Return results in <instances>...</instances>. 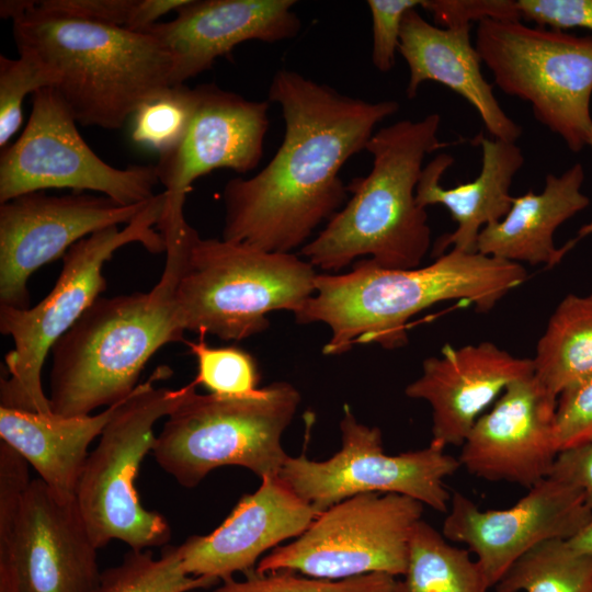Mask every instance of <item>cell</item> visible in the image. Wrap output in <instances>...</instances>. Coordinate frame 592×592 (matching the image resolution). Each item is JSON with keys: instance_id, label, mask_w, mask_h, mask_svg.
<instances>
[{"instance_id": "f546056e", "label": "cell", "mask_w": 592, "mask_h": 592, "mask_svg": "<svg viewBox=\"0 0 592 592\" xmlns=\"http://www.w3.org/2000/svg\"><path fill=\"white\" fill-rule=\"evenodd\" d=\"M197 99V87L185 84L171 86L148 99L133 115V140L159 155L173 149L190 126Z\"/></svg>"}, {"instance_id": "30bf717a", "label": "cell", "mask_w": 592, "mask_h": 592, "mask_svg": "<svg viewBox=\"0 0 592 592\" xmlns=\"http://www.w3.org/2000/svg\"><path fill=\"white\" fill-rule=\"evenodd\" d=\"M475 47L494 84L531 104L535 118L573 151L592 138V35L483 20Z\"/></svg>"}, {"instance_id": "d6986e66", "label": "cell", "mask_w": 592, "mask_h": 592, "mask_svg": "<svg viewBox=\"0 0 592 592\" xmlns=\"http://www.w3.org/2000/svg\"><path fill=\"white\" fill-rule=\"evenodd\" d=\"M294 0H189L169 22L144 33L172 57V86L212 68L247 41L276 43L295 37L301 26Z\"/></svg>"}, {"instance_id": "2e32d148", "label": "cell", "mask_w": 592, "mask_h": 592, "mask_svg": "<svg viewBox=\"0 0 592 592\" xmlns=\"http://www.w3.org/2000/svg\"><path fill=\"white\" fill-rule=\"evenodd\" d=\"M198 99L181 141L155 166L164 186V209L183 210L192 184L217 169L254 170L263 156L270 101L248 100L216 84L197 87Z\"/></svg>"}, {"instance_id": "d6a6232c", "label": "cell", "mask_w": 592, "mask_h": 592, "mask_svg": "<svg viewBox=\"0 0 592 592\" xmlns=\"http://www.w3.org/2000/svg\"><path fill=\"white\" fill-rule=\"evenodd\" d=\"M0 56V147L5 148L22 123L26 94L53 87L50 75L33 58Z\"/></svg>"}, {"instance_id": "6da1fadb", "label": "cell", "mask_w": 592, "mask_h": 592, "mask_svg": "<svg viewBox=\"0 0 592 592\" xmlns=\"http://www.w3.org/2000/svg\"><path fill=\"white\" fill-rule=\"evenodd\" d=\"M267 100L281 107L283 140L257 174L226 183L221 239L293 253L342 208V167L399 104L350 96L288 69L275 72Z\"/></svg>"}, {"instance_id": "b9f144b4", "label": "cell", "mask_w": 592, "mask_h": 592, "mask_svg": "<svg viewBox=\"0 0 592 592\" xmlns=\"http://www.w3.org/2000/svg\"><path fill=\"white\" fill-rule=\"evenodd\" d=\"M32 2L30 0H2L0 2V15L4 19L15 20L27 12Z\"/></svg>"}, {"instance_id": "d590c367", "label": "cell", "mask_w": 592, "mask_h": 592, "mask_svg": "<svg viewBox=\"0 0 592 592\" xmlns=\"http://www.w3.org/2000/svg\"><path fill=\"white\" fill-rule=\"evenodd\" d=\"M420 7L444 27L483 20H522L516 0H422Z\"/></svg>"}, {"instance_id": "8992f818", "label": "cell", "mask_w": 592, "mask_h": 592, "mask_svg": "<svg viewBox=\"0 0 592 592\" xmlns=\"http://www.w3.org/2000/svg\"><path fill=\"white\" fill-rule=\"evenodd\" d=\"M317 274L295 253L198 236L177 285L175 317L184 332L244 340L269 328L270 312L297 311L314 294Z\"/></svg>"}, {"instance_id": "603a6c76", "label": "cell", "mask_w": 592, "mask_h": 592, "mask_svg": "<svg viewBox=\"0 0 592 592\" xmlns=\"http://www.w3.org/2000/svg\"><path fill=\"white\" fill-rule=\"evenodd\" d=\"M481 148V169L476 179L454 187H443L441 179L454 163L448 153H440L422 170L415 200L419 206L442 205L457 224L455 230L436 240L433 257L449 247L464 252H477L480 231L500 221L511 208L510 187L514 175L524 164V156L516 143L478 136Z\"/></svg>"}, {"instance_id": "d4e9b609", "label": "cell", "mask_w": 592, "mask_h": 592, "mask_svg": "<svg viewBox=\"0 0 592 592\" xmlns=\"http://www.w3.org/2000/svg\"><path fill=\"white\" fill-rule=\"evenodd\" d=\"M119 403L96 414L69 418L0 406L1 442L19 453L57 497L73 501L88 448Z\"/></svg>"}, {"instance_id": "ab89813d", "label": "cell", "mask_w": 592, "mask_h": 592, "mask_svg": "<svg viewBox=\"0 0 592 592\" xmlns=\"http://www.w3.org/2000/svg\"><path fill=\"white\" fill-rule=\"evenodd\" d=\"M189 0H136L132 18L125 29L144 33L157 20L172 10H178Z\"/></svg>"}, {"instance_id": "52a82bcc", "label": "cell", "mask_w": 592, "mask_h": 592, "mask_svg": "<svg viewBox=\"0 0 592 592\" xmlns=\"http://www.w3.org/2000/svg\"><path fill=\"white\" fill-rule=\"evenodd\" d=\"M167 417L151 453L158 466L185 487H196L212 470L240 466L260 478L278 476L288 455L282 435L300 395L276 382L252 396L197 394L196 383Z\"/></svg>"}, {"instance_id": "4dcf8cb0", "label": "cell", "mask_w": 592, "mask_h": 592, "mask_svg": "<svg viewBox=\"0 0 592 592\" xmlns=\"http://www.w3.org/2000/svg\"><path fill=\"white\" fill-rule=\"evenodd\" d=\"M196 358L197 373L193 379L210 394L227 397L252 396L259 391L260 373L254 357L237 346H210L205 335L186 342Z\"/></svg>"}, {"instance_id": "4316f807", "label": "cell", "mask_w": 592, "mask_h": 592, "mask_svg": "<svg viewBox=\"0 0 592 592\" xmlns=\"http://www.w3.org/2000/svg\"><path fill=\"white\" fill-rule=\"evenodd\" d=\"M490 589L469 550L455 547L429 523L413 527L408 565L392 592H487Z\"/></svg>"}, {"instance_id": "8fae6325", "label": "cell", "mask_w": 592, "mask_h": 592, "mask_svg": "<svg viewBox=\"0 0 592 592\" xmlns=\"http://www.w3.org/2000/svg\"><path fill=\"white\" fill-rule=\"evenodd\" d=\"M423 504L397 493H361L321 512L294 542L261 558L258 573L291 570L321 580L403 576Z\"/></svg>"}, {"instance_id": "ee69618b", "label": "cell", "mask_w": 592, "mask_h": 592, "mask_svg": "<svg viewBox=\"0 0 592 592\" xmlns=\"http://www.w3.org/2000/svg\"><path fill=\"white\" fill-rule=\"evenodd\" d=\"M590 592H592V587H591V589H590Z\"/></svg>"}, {"instance_id": "44dd1931", "label": "cell", "mask_w": 592, "mask_h": 592, "mask_svg": "<svg viewBox=\"0 0 592 592\" xmlns=\"http://www.w3.org/2000/svg\"><path fill=\"white\" fill-rule=\"evenodd\" d=\"M261 480L258 490L243 496L217 528L179 546L185 573L218 581L247 573L262 554L300 536L319 515L278 476Z\"/></svg>"}, {"instance_id": "60d3db41", "label": "cell", "mask_w": 592, "mask_h": 592, "mask_svg": "<svg viewBox=\"0 0 592 592\" xmlns=\"http://www.w3.org/2000/svg\"><path fill=\"white\" fill-rule=\"evenodd\" d=\"M566 542L574 553L592 556V516L573 537Z\"/></svg>"}, {"instance_id": "3957f363", "label": "cell", "mask_w": 592, "mask_h": 592, "mask_svg": "<svg viewBox=\"0 0 592 592\" xmlns=\"http://www.w3.org/2000/svg\"><path fill=\"white\" fill-rule=\"evenodd\" d=\"M196 237L192 228L164 234L166 264L152 289L99 297L55 343L48 397L54 414L82 417L124 401L150 357L183 340L174 294Z\"/></svg>"}, {"instance_id": "7402d4cb", "label": "cell", "mask_w": 592, "mask_h": 592, "mask_svg": "<svg viewBox=\"0 0 592 592\" xmlns=\"http://www.w3.org/2000/svg\"><path fill=\"white\" fill-rule=\"evenodd\" d=\"M470 27H439L428 22L417 9L406 13L398 49L409 69L406 94L413 99L425 81L441 83L478 112L493 138L516 143L522 126L505 114L492 84L485 79L482 61L470 39Z\"/></svg>"}, {"instance_id": "484cf974", "label": "cell", "mask_w": 592, "mask_h": 592, "mask_svg": "<svg viewBox=\"0 0 592 592\" xmlns=\"http://www.w3.org/2000/svg\"><path fill=\"white\" fill-rule=\"evenodd\" d=\"M532 362L533 376L556 401L565 388L592 374V294H569L558 304Z\"/></svg>"}, {"instance_id": "9c48e42d", "label": "cell", "mask_w": 592, "mask_h": 592, "mask_svg": "<svg viewBox=\"0 0 592 592\" xmlns=\"http://www.w3.org/2000/svg\"><path fill=\"white\" fill-rule=\"evenodd\" d=\"M171 375L158 367L122 401L89 453L76 493V503L98 548L121 540L134 550L166 546L171 537L167 520L143 506L136 478L151 452L155 424L182 401L190 383L178 389L156 387Z\"/></svg>"}, {"instance_id": "277c9868", "label": "cell", "mask_w": 592, "mask_h": 592, "mask_svg": "<svg viewBox=\"0 0 592 592\" xmlns=\"http://www.w3.org/2000/svg\"><path fill=\"white\" fill-rule=\"evenodd\" d=\"M440 125V114L432 113L374 133L365 149L371 171L352 179L351 198L300 255L323 271L342 270L364 255L385 269L419 267L431 246V228L415 190L425 157L448 145L439 139Z\"/></svg>"}, {"instance_id": "ffe728a7", "label": "cell", "mask_w": 592, "mask_h": 592, "mask_svg": "<svg viewBox=\"0 0 592 592\" xmlns=\"http://www.w3.org/2000/svg\"><path fill=\"white\" fill-rule=\"evenodd\" d=\"M533 374L532 358L519 357L483 341L454 348L422 363V374L405 390L432 409V440L441 447L462 446L476 421L514 380Z\"/></svg>"}, {"instance_id": "1f68e13d", "label": "cell", "mask_w": 592, "mask_h": 592, "mask_svg": "<svg viewBox=\"0 0 592 592\" xmlns=\"http://www.w3.org/2000/svg\"><path fill=\"white\" fill-rule=\"evenodd\" d=\"M221 581L210 592H392L396 579L386 573H371L345 580L315 579L291 570L258 573ZM196 592V591H194Z\"/></svg>"}, {"instance_id": "83f0119b", "label": "cell", "mask_w": 592, "mask_h": 592, "mask_svg": "<svg viewBox=\"0 0 592 592\" xmlns=\"http://www.w3.org/2000/svg\"><path fill=\"white\" fill-rule=\"evenodd\" d=\"M592 556L566 540L545 542L522 556L494 585L497 592H590Z\"/></svg>"}, {"instance_id": "9a60e30c", "label": "cell", "mask_w": 592, "mask_h": 592, "mask_svg": "<svg viewBox=\"0 0 592 592\" xmlns=\"http://www.w3.org/2000/svg\"><path fill=\"white\" fill-rule=\"evenodd\" d=\"M449 505L442 534L467 545L490 588L534 547L570 539L592 516L577 488L549 476L508 509L480 510L458 491Z\"/></svg>"}, {"instance_id": "ba28073f", "label": "cell", "mask_w": 592, "mask_h": 592, "mask_svg": "<svg viewBox=\"0 0 592 592\" xmlns=\"http://www.w3.org/2000/svg\"><path fill=\"white\" fill-rule=\"evenodd\" d=\"M164 200V192L156 194L123 229L110 227L76 242L62 258L55 286L34 307L0 305V331L13 340L4 358L10 376L1 378L0 385L2 407L54 414L42 385L48 352L105 291L102 269L116 250L137 242L151 253L166 251L161 234L152 228Z\"/></svg>"}, {"instance_id": "7bdbcfd3", "label": "cell", "mask_w": 592, "mask_h": 592, "mask_svg": "<svg viewBox=\"0 0 592 592\" xmlns=\"http://www.w3.org/2000/svg\"><path fill=\"white\" fill-rule=\"evenodd\" d=\"M589 146L592 148V138L590 140V144ZM592 235V221L585 224L584 226H582L579 231H578V235H577V238L571 240L573 242V244H576L579 240H581L582 238H585L588 236Z\"/></svg>"}, {"instance_id": "74e56055", "label": "cell", "mask_w": 592, "mask_h": 592, "mask_svg": "<svg viewBox=\"0 0 592 592\" xmlns=\"http://www.w3.org/2000/svg\"><path fill=\"white\" fill-rule=\"evenodd\" d=\"M521 19L561 31H592V0H516Z\"/></svg>"}, {"instance_id": "e0dca14e", "label": "cell", "mask_w": 592, "mask_h": 592, "mask_svg": "<svg viewBox=\"0 0 592 592\" xmlns=\"http://www.w3.org/2000/svg\"><path fill=\"white\" fill-rule=\"evenodd\" d=\"M551 399L532 375L511 383L474 424L460 466L489 481L531 488L550 474L558 452Z\"/></svg>"}, {"instance_id": "7a4b0ae2", "label": "cell", "mask_w": 592, "mask_h": 592, "mask_svg": "<svg viewBox=\"0 0 592 592\" xmlns=\"http://www.w3.org/2000/svg\"><path fill=\"white\" fill-rule=\"evenodd\" d=\"M527 277L522 264L479 252L452 249L423 267L385 269L371 259L343 274H317L314 294L294 312L299 323L322 322L331 330L325 355L354 344L395 350L408 342V321L447 300L490 311Z\"/></svg>"}, {"instance_id": "ac0fdd59", "label": "cell", "mask_w": 592, "mask_h": 592, "mask_svg": "<svg viewBox=\"0 0 592 592\" xmlns=\"http://www.w3.org/2000/svg\"><path fill=\"white\" fill-rule=\"evenodd\" d=\"M98 549L76 500L60 499L39 478L31 480L14 542L21 592H96Z\"/></svg>"}, {"instance_id": "8d00e7d4", "label": "cell", "mask_w": 592, "mask_h": 592, "mask_svg": "<svg viewBox=\"0 0 592 592\" xmlns=\"http://www.w3.org/2000/svg\"><path fill=\"white\" fill-rule=\"evenodd\" d=\"M135 4L136 0H41L33 9L48 16L126 27Z\"/></svg>"}, {"instance_id": "f1b7e54d", "label": "cell", "mask_w": 592, "mask_h": 592, "mask_svg": "<svg viewBox=\"0 0 592 592\" xmlns=\"http://www.w3.org/2000/svg\"><path fill=\"white\" fill-rule=\"evenodd\" d=\"M218 583L185 573L179 546L166 545L158 558L148 549H130L121 563L102 571L96 592H194Z\"/></svg>"}, {"instance_id": "cb8c5ba5", "label": "cell", "mask_w": 592, "mask_h": 592, "mask_svg": "<svg viewBox=\"0 0 592 592\" xmlns=\"http://www.w3.org/2000/svg\"><path fill=\"white\" fill-rule=\"evenodd\" d=\"M583 181V167L577 162L560 175L548 174L540 193L528 191L513 196L504 218L480 231L477 252L519 264L559 263L574 244L569 241L556 248L554 235L590 205V198L581 191Z\"/></svg>"}, {"instance_id": "4fadbf2b", "label": "cell", "mask_w": 592, "mask_h": 592, "mask_svg": "<svg viewBox=\"0 0 592 592\" xmlns=\"http://www.w3.org/2000/svg\"><path fill=\"white\" fill-rule=\"evenodd\" d=\"M158 182L155 166L117 169L99 158L52 87L33 93L22 135L0 156L1 204L27 193L68 187L96 191L127 206L153 197Z\"/></svg>"}, {"instance_id": "f35d334b", "label": "cell", "mask_w": 592, "mask_h": 592, "mask_svg": "<svg viewBox=\"0 0 592 592\" xmlns=\"http://www.w3.org/2000/svg\"><path fill=\"white\" fill-rule=\"evenodd\" d=\"M549 477L577 488L592 512V441L560 451Z\"/></svg>"}, {"instance_id": "836d02e7", "label": "cell", "mask_w": 592, "mask_h": 592, "mask_svg": "<svg viewBox=\"0 0 592 592\" xmlns=\"http://www.w3.org/2000/svg\"><path fill=\"white\" fill-rule=\"evenodd\" d=\"M554 428L558 452L592 441V374L559 394Z\"/></svg>"}, {"instance_id": "5b68a950", "label": "cell", "mask_w": 592, "mask_h": 592, "mask_svg": "<svg viewBox=\"0 0 592 592\" xmlns=\"http://www.w3.org/2000/svg\"><path fill=\"white\" fill-rule=\"evenodd\" d=\"M33 7L13 20L19 54L50 75L77 123L118 129L140 104L172 86V57L150 34L48 16Z\"/></svg>"}, {"instance_id": "7c38bea8", "label": "cell", "mask_w": 592, "mask_h": 592, "mask_svg": "<svg viewBox=\"0 0 592 592\" xmlns=\"http://www.w3.org/2000/svg\"><path fill=\"white\" fill-rule=\"evenodd\" d=\"M342 447L328 460L288 456L278 477L319 514L361 493H397L447 512L451 493L444 480L460 467L458 458L434 443L389 455L382 432L360 423L348 405L340 421Z\"/></svg>"}, {"instance_id": "e575fe53", "label": "cell", "mask_w": 592, "mask_h": 592, "mask_svg": "<svg viewBox=\"0 0 592 592\" xmlns=\"http://www.w3.org/2000/svg\"><path fill=\"white\" fill-rule=\"evenodd\" d=\"M422 0H368L372 18V62L380 72H388L396 62L402 21L406 13L421 5Z\"/></svg>"}, {"instance_id": "5bb4252c", "label": "cell", "mask_w": 592, "mask_h": 592, "mask_svg": "<svg viewBox=\"0 0 592 592\" xmlns=\"http://www.w3.org/2000/svg\"><path fill=\"white\" fill-rule=\"evenodd\" d=\"M148 201L126 206L104 195L42 191L0 204V305L29 308L27 281L37 269L88 235L130 223Z\"/></svg>"}]
</instances>
